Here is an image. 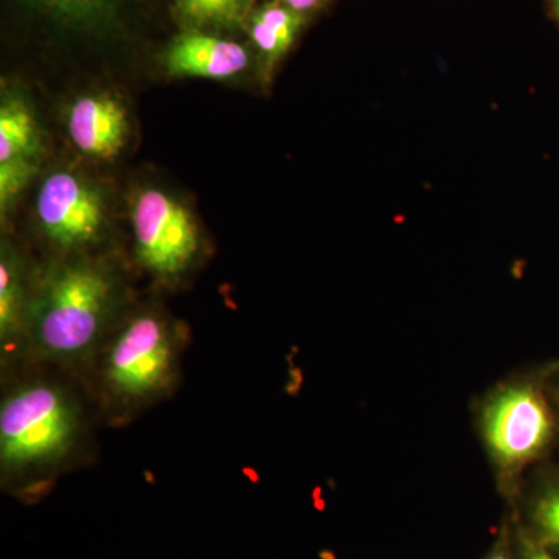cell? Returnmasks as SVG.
Wrapping results in <instances>:
<instances>
[{
    "mask_svg": "<svg viewBox=\"0 0 559 559\" xmlns=\"http://www.w3.org/2000/svg\"><path fill=\"white\" fill-rule=\"evenodd\" d=\"M7 378L0 400V479L14 495L36 498L86 459L97 412L83 381L66 371L27 366Z\"/></svg>",
    "mask_w": 559,
    "mask_h": 559,
    "instance_id": "obj_1",
    "label": "cell"
},
{
    "mask_svg": "<svg viewBox=\"0 0 559 559\" xmlns=\"http://www.w3.org/2000/svg\"><path fill=\"white\" fill-rule=\"evenodd\" d=\"M128 311L116 264L94 253L55 257L33 274L21 367L81 380Z\"/></svg>",
    "mask_w": 559,
    "mask_h": 559,
    "instance_id": "obj_2",
    "label": "cell"
},
{
    "mask_svg": "<svg viewBox=\"0 0 559 559\" xmlns=\"http://www.w3.org/2000/svg\"><path fill=\"white\" fill-rule=\"evenodd\" d=\"M189 333L159 307L128 311L81 378L98 417L130 423L170 399L182 374Z\"/></svg>",
    "mask_w": 559,
    "mask_h": 559,
    "instance_id": "obj_3",
    "label": "cell"
},
{
    "mask_svg": "<svg viewBox=\"0 0 559 559\" xmlns=\"http://www.w3.org/2000/svg\"><path fill=\"white\" fill-rule=\"evenodd\" d=\"M130 226L135 263L164 288L182 285L204 259L200 223L168 190L140 187L131 198Z\"/></svg>",
    "mask_w": 559,
    "mask_h": 559,
    "instance_id": "obj_4",
    "label": "cell"
},
{
    "mask_svg": "<svg viewBox=\"0 0 559 559\" xmlns=\"http://www.w3.org/2000/svg\"><path fill=\"white\" fill-rule=\"evenodd\" d=\"M33 219L55 257L94 253L108 238V198L90 176L55 168L39 180Z\"/></svg>",
    "mask_w": 559,
    "mask_h": 559,
    "instance_id": "obj_5",
    "label": "cell"
},
{
    "mask_svg": "<svg viewBox=\"0 0 559 559\" xmlns=\"http://www.w3.org/2000/svg\"><path fill=\"white\" fill-rule=\"evenodd\" d=\"M480 425L489 454L507 477L538 459L554 437L549 404L525 381L496 389L484 404Z\"/></svg>",
    "mask_w": 559,
    "mask_h": 559,
    "instance_id": "obj_6",
    "label": "cell"
},
{
    "mask_svg": "<svg viewBox=\"0 0 559 559\" xmlns=\"http://www.w3.org/2000/svg\"><path fill=\"white\" fill-rule=\"evenodd\" d=\"M64 127L83 156L109 162L117 159L130 142V110L110 92H87L69 103Z\"/></svg>",
    "mask_w": 559,
    "mask_h": 559,
    "instance_id": "obj_7",
    "label": "cell"
},
{
    "mask_svg": "<svg viewBox=\"0 0 559 559\" xmlns=\"http://www.w3.org/2000/svg\"><path fill=\"white\" fill-rule=\"evenodd\" d=\"M252 64V51L216 33L186 31L168 43L162 66L175 79L230 80Z\"/></svg>",
    "mask_w": 559,
    "mask_h": 559,
    "instance_id": "obj_8",
    "label": "cell"
},
{
    "mask_svg": "<svg viewBox=\"0 0 559 559\" xmlns=\"http://www.w3.org/2000/svg\"><path fill=\"white\" fill-rule=\"evenodd\" d=\"M32 282L24 257L9 238H3L0 245V362L7 377L21 367Z\"/></svg>",
    "mask_w": 559,
    "mask_h": 559,
    "instance_id": "obj_9",
    "label": "cell"
},
{
    "mask_svg": "<svg viewBox=\"0 0 559 559\" xmlns=\"http://www.w3.org/2000/svg\"><path fill=\"white\" fill-rule=\"evenodd\" d=\"M307 22V17L278 0H264L250 14L246 32L264 84L271 83L280 62L293 49Z\"/></svg>",
    "mask_w": 559,
    "mask_h": 559,
    "instance_id": "obj_10",
    "label": "cell"
},
{
    "mask_svg": "<svg viewBox=\"0 0 559 559\" xmlns=\"http://www.w3.org/2000/svg\"><path fill=\"white\" fill-rule=\"evenodd\" d=\"M44 135L31 98L17 87H3L0 98V164H38Z\"/></svg>",
    "mask_w": 559,
    "mask_h": 559,
    "instance_id": "obj_11",
    "label": "cell"
},
{
    "mask_svg": "<svg viewBox=\"0 0 559 559\" xmlns=\"http://www.w3.org/2000/svg\"><path fill=\"white\" fill-rule=\"evenodd\" d=\"M55 24L81 35L106 38L119 31L124 0H20Z\"/></svg>",
    "mask_w": 559,
    "mask_h": 559,
    "instance_id": "obj_12",
    "label": "cell"
},
{
    "mask_svg": "<svg viewBox=\"0 0 559 559\" xmlns=\"http://www.w3.org/2000/svg\"><path fill=\"white\" fill-rule=\"evenodd\" d=\"M260 0H173L176 14L186 31L234 32L248 25Z\"/></svg>",
    "mask_w": 559,
    "mask_h": 559,
    "instance_id": "obj_13",
    "label": "cell"
},
{
    "mask_svg": "<svg viewBox=\"0 0 559 559\" xmlns=\"http://www.w3.org/2000/svg\"><path fill=\"white\" fill-rule=\"evenodd\" d=\"M532 521L538 533V543L559 550V484L544 489L536 498Z\"/></svg>",
    "mask_w": 559,
    "mask_h": 559,
    "instance_id": "obj_14",
    "label": "cell"
},
{
    "mask_svg": "<svg viewBox=\"0 0 559 559\" xmlns=\"http://www.w3.org/2000/svg\"><path fill=\"white\" fill-rule=\"evenodd\" d=\"M38 171V164H24V162L0 164V213H2V218L10 215L17 200L32 186V180L35 179Z\"/></svg>",
    "mask_w": 559,
    "mask_h": 559,
    "instance_id": "obj_15",
    "label": "cell"
},
{
    "mask_svg": "<svg viewBox=\"0 0 559 559\" xmlns=\"http://www.w3.org/2000/svg\"><path fill=\"white\" fill-rule=\"evenodd\" d=\"M278 2L285 3L290 10L296 11V13L310 21L320 11L325 10L333 0H278Z\"/></svg>",
    "mask_w": 559,
    "mask_h": 559,
    "instance_id": "obj_16",
    "label": "cell"
},
{
    "mask_svg": "<svg viewBox=\"0 0 559 559\" xmlns=\"http://www.w3.org/2000/svg\"><path fill=\"white\" fill-rule=\"evenodd\" d=\"M524 559H557L546 546L538 540L527 539L524 543Z\"/></svg>",
    "mask_w": 559,
    "mask_h": 559,
    "instance_id": "obj_17",
    "label": "cell"
},
{
    "mask_svg": "<svg viewBox=\"0 0 559 559\" xmlns=\"http://www.w3.org/2000/svg\"><path fill=\"white\" fill-rule=\"evenodd\" d=\"M485 559H511L509 555V550L506 547H498L495 551L488 555Z\"/></svg>",
    "mask_w": 559,
    "mask_h": 559,
    "instance_id": "obj_18",
    "label": "cell"
},
{
    "mask_svg": "<svg viewBox=\"0 0 559 559\" xmlns=\"http://www.w3.org/2000/svg\"><path fill=\"white\" fill-rule=\"evenodd\" d=\"M551 7H554L555 14H557L559 21V0H551Z\"/></svg>",
    "mask_w": 559,
    "mask_h": 559,
    "instance_id": "obj_19",
    "label": "cell"
}]
</instances>
